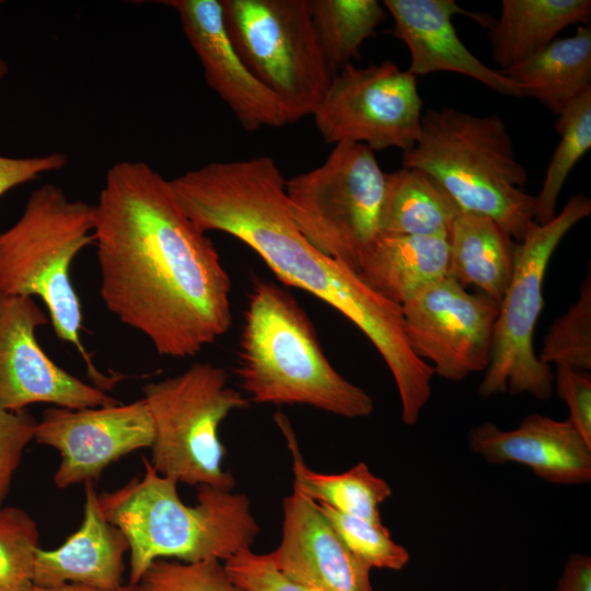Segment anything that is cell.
Returning a JSON list of instances; mask_svg holds the SVG:
<instances>
[{
	"label": "cell",
	"instance_id": "27",
	"mask_svg": "<svg viewBox=\"0 0 591 591\" xmlns=\"http://www.w3.org/2000/svg\"><path fill=\"white\" fill-rule=\"evenodd\" d=\"M557 117L555 129L560 140L547 166L541 190L535 196L534 221L540 224L556 216L558 196L568 175L591 148V89Z\"/></svg>",
	"mask_w": 591,
	"mask_h": 591
},
{
	"label": "cell",
	"instance_id": "25",
	"mask_svg": "<svg viewBox=\"0 0 591 591\" xmlns=\"http://www.w3.org/2000/svg\"><path fill=\"white\" fill-rule=\"evenodd\" d=\"M292 457L293 488L317 505L373 523H382L380 505L392 494L390 485L364 463L339 474H323L304 462L294 432L282 414H276Z\"/></svg>",
	"mask_w": 591,
	"mask_h": 591
},
{
	"label": "cell",
	"instance_id": "23",
	"mask_svg": "<svg viewBox=\"0 0 591 591\" xmlns=\"http://www.w3.org/2000/svg\"><path fill=\"white\" fill-rule=\"evenodd\" d=\"M590 0H502L488 30L494 61L506 70L545 47L568 26L589 24Z\"/></svg>",
	"mask_w": 591,
	"mask_h": 591
},
{
	"label": "cell",
	"instance_id": "4",
	"mask_svg": "<svg viewBox=\"0 0 591 591\" xmlns=\"http://www.w3.org/2000/svg\"><path fill=\"white\" fill-rule=\"evenodd\" d=\"M236 372L257 404H301L346 418L374 409L371 396L331 364L299 302L271 281H256L248 294Z\"/></svg>",
	"mask_w": 591,
	"mask_h": 591
},
{
	"label": "cell",
	"instance_id": "24",
	"mask_svg": "<svg viewBox=\"0 0 591 591\" xmlns=\"http://www.w3.org/2000/svg\"><path fill=\"white\" fill-rule=\"evenodd\" d=\"M463 210L430 174L402 166L386 173L380 232L448 237Z\"/></svg>",
	"mask_w": 591,
	"mask_h": 591
},
{
	"label": "cell",
	"instance_id": "29",
	"mask_svg": "<svg viewBox=\"0 0 591 591\" xmlns=\"http://www.w3.org/2000/svg\"><path fill=\"white\" fill-rule=\"evenodd\" d=\"M39 536L37 523L24 509L0 510V591L32 589Z\"/></svg>",
	"mask_w": 591,
	"mask_h": 591
},
{
	"label": "cell",
	"instance_id": "17",
	"mask_svg": "<svg viewBox=\"0 0 591 591\" xmlns=\"http://www.w3.org/2000/svg\"><path fill=\"white\" fill-rule=\"evenodd\" d=\"M282 531L271 559L320 591H373L370 568L345 545L318 506L293 488L282 502Z\"/></svg>",
	"mask_w": 591,
	"mask_h": 591
},
{
	"label": "cell",
	"instance_id": "38",
	"mask_svg": "<svg viewBox=\"0 0 591 591\" xmlns=\"http://www.w3.org/2000/svg\"><path fill=\"white\" fill-rule=\"evenodd\" d=\"M8 73V66L5 61L0 58V80Z\"/></svg>",
	"mask_w": 591,
	"mask_h": 591
},
{
	"label": "cell",
	"instance_id": "5",
	"mask_svg": "<svg viewBox=\"0 0 591 591\" xmlns=\"http://www.w3.org/2000/svg\"><path fill=\"white\" fill-rule=\"evenodd\" d=\"M402 163L433 176L463 211L489 217L517 243L534 220L535 196L523 190L528 171L498 115L427 109L420 135L403 152Z\"/></svg>",
	"mask_w": 591,
	"mask_h": 591
},
{
	"label": "cell",
	"instance_id": "1",
	"mask_svg": "<svg viewBox=\"0 0 591 591\" xmlns=\"http://www.w3.org/2000/svg\"><path fill=\"white\" fill-rule=\"evenodd\" d=\"M100 294L164 357H194L232 322L231 279L170 181L142 161L106 172L94 205Z\"/></svg>",
	"mask_w": 591,
	"mask_h": 591
},
{
	"label": "cell",
	"instance_id": "2",
	"mask_svg": "<svg viewBox=\"0 0 591 591\" xmlns=\"http://www.w3.org/2000/svg\"><path fill=\"white\" fill-rule=\"evenodd\" d=\"M286 178L267 155L210 162L171 179L195 225L230 234L256 252L285 285L329 304L370 339L387 367L412 357L402 306L311 245L291 218Z\"/></svg>",
	"mask_w": 591,
	"mask_h": 591
},
{
	"label": "cell",
	"instance_id": "28",
	"mask_svg": "<svg viewBox=\"0 0 591 591\" xmlns=\"http://www.w3.org/2000/svg\"><path fill=\"white\" fill-rule=\"evenodd\" d=\"M538 359L578 370L591 368V276L584 278L579 298L551 325Z\"/></svg>",
	"mask_w": 591,
	"mask_h": 591
},
{
	"label": "cell",
	"instance_id": "19",
	"mask_svg": "<svg viewBox=\"0 0 591 591\" xmlns=\"http://www.w3.org/2000/svg\"><path fill=\"white\" fill-rule=\"evenodd\" d=\"M128 552L127 538L106 520L93 482H89L85 483L79 529L57 548H38L33 582L42 587L79 583L117 590L125 586V555Z\"/></svg>",
	"mask_w": 591,
	"mask_h": 591
},
{
	"label": "cell",
	"instance_id": "32",
	"mask_svg": "<svg viewBox=\"0 0 591 591\" xmlns=\"http://www.w3.org/2000/svg\"><path fill=\"white\" fill-rule=\"evenodd\" d=\"M223 566L242 591H320L286 575L269 553L257 554L246 548L225 559Z\"/></svg>",
	"mask_w": 591,
	"mask_h": 591
},
{
	"label": "cell",
	"instance_id": "13",
	"mask_svg": "<svg viewBox=\"0 0 591 591\" xmlns=\"http://www.w3.org/2000/svg\"><path fill=\"white\" fill-rule=\"evenodd\" d=\"M48 322L34 298L0 296V407L19 412L39 403L71 409L118 404L43 350L35 333Z\"/></svg>",
	"mask_w": 591,
	"mask_h": 591
},
{
	"label": "cell",
	"instance_id": "8",
	"mask_svg": "<svg viewBox=\"0 0 591 591\" xmlns=\"http://www.w3.org/2000/svg\"><path fill=\"white\" fill-rule=\"evenodd\" d=\"M591 213V199L577 194L551 221L534 220L517 243L514 268L499 302L490 361L478 393L484 396L528 393L547 401L554 375L534 351V331L544 308L543 282L552 255L563 237Z\"/></svg>",
	"mask_w": 591,
	"mask_h": 591
},
{
	"label": "cell",
	"instance_id": "6",
	"mask_svg": "<svg viewBox=\"0 0 591 591\" xmlns=\"http://www.w3.org/2000/svg\"><path fill=\"white\" fill-rule=\"evenodd\" d=\"M91 243L94 205L71 200L54 184L34 189L21 217L0 233V296L40 298L56 336L77 348L95 386L106 392L120 376L100 372L81 341L82 308L69 273Z\"/></svg>",
	"mask_w": 591,
	"mask_h": 591
},
{
	"label": "cell",
	"instance_id": "26",
	"mask_svg": "<svg viewBox=\"0 0 591 591\" xmlns=\"http://www.w3.org/2000/svg\"><path fill=\"white\" fill-rule=\"evenodd\" d=\"M310 10L333 77L360 58L362 44L389 15L378 0H310Z\"/></svg>",
	"mask_w": 591,
	"mask_h": 591
},
{
	"label": "cell",
	"instance_id": "34",
	"mask_svg": "<svg viewBox=\"0 0 591 591\" xmlns=\"http://www.w3.org/2000/svg\"><path fill=\"white\" fill-rule=\"evenodd\" d=\"M558 396L567 404L569 422L591 447V375L588 371L557 366Z\"/></svg>",
	"mask_w": 591,
	"mask_h": 591
},
{
	"label": "cell",
	"instance_id": "14",
	"mask_svg": "<svg viewBox=\"0 0 591 591\" xmlns=\"http://www.w3.org/2000/svg\"><path fill=\"white\" fill-rule=\"evenodd\" d=\"M152 418L143 398L108 406L71 409L51 406L37 420L34 440L60 453L54 475L59 489L97 479L111 464L150 448Z\"/></svg>",
	"mask_w": 591,
	"mask_h": 591
},
{
	"label": "cell",
	"instance_id": "21",
	"mask_svg": "<svg viewBox=\"0 0 591 591\" xmlns=\"http://www.w3.org/2000/svg\"><path fill=\"white\" fill-rule=\"evenodd\" d=\"M522 97L536 99L559 115L591 89V27L579 25L571 36L554 39L526 59L500 70Z\"/></svg>",
	"mask_w": 591,
	"mask_h": 591
},
{
	"label": "cell",
	"instance_id": "7",
	"mask_svg": "<svg viewBox=\"0 0 591 591\" xmlns=\"http://www.w3.org/2000/svg\"><path fill=\"white\" fill-rule=\"evenodd\" d=\"M142 392L154 430L152 467L177 484L233 490L234 477L222 467L227 451L219 427L233 410L248 408L250 399L229 385L227 371L195 362Z\"/></svg>",
	"mask_w": 591,
	"mask_h": 591
},
{
	"label": "cell",
	"instance_id": "12",
	"mask_svg": "<svg viewBox=\"0 0 591 591\" xmlns=\"http://www.w3.org/2000/svg\"><path fill=\"white\" fill-rule=\"evenodd\" d=\"M401 306L413 351L430 360L436 374L459 382L487 369L498 301L447 276Z\"/></svg>",
	"mask_w": 591,
	"mask_h": 591
},
{
	"label": "cell",
	"instance_id": "30",
	"mask_svg": "<svg viewBox=\"0 0 591 591\" xmlns=\"http://www.w3.org/2000/svg\"><path fill=\"white\" fill-rule=\"evenodd\" d=\"M317 506L349 551L368 568L401 570L409 561L406 548L392 540L383 523H373L327 506Z\"/></svg>",
	"mask_w": 591,
	"mask_h": 591
},
{
	"label": "cell",
	"instance_id": "15",
	"mask_svg": "<svg viewBox=\"0 0 591 591\" xmlns=\"http://www.w3.org/2000/svg\"><path fill=\"white\" fill-rule=\"evenodd\" d=\"M204 69L207 84L242 128L254 131L289 124L281 101L245 65L228 34L220 0H167Z\"/></svg>",
	"mask_w": 591,
	"mask_h": 591
},
{
	"label": "cell",
	"instance_id": "22",
	"mask_svg": "<svg viewBox=\"0 0 591 591\" xmlns=\"http://www.w3.org/2000/svg\"><path fill=\"white\" fill-rule=\"evenodd\" d=\"M448 243V277L500 302L513 273L517 242L489 217L462 211Z\"/></svg>",
	"mask_w": 591,
	"mask_h": 591
},
{
	"label": "cell",
	"instance_id": "35",
	"mask_svg": "<svg viewBox=\"0 0 591 591\" xmlns=\"http://www.w3.org/2000/svg\"><path fill=\"white\" fill-rule=\"evenodd\" d=\"M67 164L68 157L60 152L30 158L0 155V197L10 189L31 182L42 174L60 171Z\"/></svg>",
	"mask_w": 591,
	"mask_h": 591
},
{
	"label": "cell",
	"instance_id": "37",
	"mask_svg": "<svg viewBox=\"0 0 591 591\" xmlns=\"http://www.w3.org/2000/svg\"><path fill=\"white\" fill-rule=\"evenodd\" d=\"M30 591H131V586L125 584L117 590H103L79 583H63L50 587H42L34 584Z\"/></svg>",
	"mask_w": 591,
	"mask_h": 591
},
{
	"label": "cell",
	"instance_id": "11",
	"mask_svg": "<svg viewBox=\"0 0 591 591\" xmlns=\"http://www.w3.org/2000/svg\"><path fill=\"white\" fill-rule=\"evenodd\" d=\"M312 116L327 143L407 151L421 131L417 78L389 60L363 68L349 63L332 78Z\"/></svg>",
	"mask_w": 591,
	"mask_h": 591
},
{
	"label": "cell",
	"instance_id": "10",
	"mask_svg": "<svg viewBox=\"0 0 591 591\" xmlns=\"http://www.w3.org/2000/svg\"><path fill=\"white\" fill-rule=\"evenodd\" d=\"M236 51L283 104L290 123L313 115L332 81L310 0H220Z\"/></svg>",
	"mask_w": 591,
	"mask_h": 591
},
{
	"label": "cell",
	"instance_id": "33",
	"mask_svg": "<svg viewBox=\"0 0 591 591\" xmlns=\"http://www.w3.org/2000/svg\"><path fill=\"white\" fill-rule=\"evenodd\" d=\"M36 424L27 409L11 412L0 407V510L24 450L34 440Z\"/></svg>",
	"mask_w": 591,
	"mask_h": 591
},
{
	"label": "cell",
	"instance_id": "16",
	"mask_svg": "<svg viewBox=\"0 0 591 591\" xmlns=\"http://www.w3.org/2000/svg\"><path fill=\"white\" fill-rule=\"evenodd\" d=\"M394 24L391 34L402 40L410 56L406 69L415 76L450 71L467 76L495 92L522 97L515 84L482 62L462 43L452 23L457 14L474 19L488 28L495 19L461 8L454 0H384Z\"/></svg>",
	"mask_w": 591,
	"mask_h": 591
},
{
	"label": "cell",
	"instance_id": "36",
	"mask_svg": "<svg viewBox=\"0 0 591 591\" xmlns=\"http://www.w3.org/2000/svg\"><path fill=\"white\" fill-rule=\"evenodd\" d=\"M554 591H591V558L573 554L567 560Z\"/></svg>",
	"mask_w": 591,
	"mask_h": 591
},
{
	"label": "cell",
	"instance_id": "20",
	"mask_svg": "<svg viewBox=\"0 0 591 591\" xmlns=\"http://www.w3.org/2000/svg\"><path fill=\"white\" fill-rule=\"evenodd\" d=\"M448 268V237L379 232L366 248L357 273L376 293L403 305L447 277Z\"/></svg>",
	"mask_w": 591,
	"mask_h": 591
},
{
	"label": "cell",
	"instance_id": "9",
	"mask_svg": "<svg viewBox=\"0 0 591 591\" xmlns=\"http://www.w3.org/2000/svg\"><path fill=\"white\" fill-rule=\"evenodd\" d=\"M385 178L373 150L337 143L323 164L286 181L291 218L311 245L357 273L380 232Z\"/></svg>",
	"mask_w": 591,
	"mask_h": 591
},
{
	"label": "cell",
	"instance_id": "18",
	"mask_svg": "<svg viewBox=\"0 0 591 591\" xmlns=\"http://www.w3.org/2000/svg\"><path fill=\"white\" fill-rule=\"evenodd\" d=\"M467 441L471 451L486 462L522 464L549 483L591 480V447L568 419L532 414L512 430L485 422L470 430Z\"/></svg>",
	"mask_w": 591,
	"mask_h": 591
},
{
	"label": "cell",
	"instance_id": "31",
	"mask_svg": "<svg viewBox=\"0 0 591 591\" xmlns=\"http://www.w3.org/2000/svg\"><path fill=\"white\" fill-rule=\"evenodd\" d=\"M130 586V584H129ZM131 591H242L229 577L223 561L205 559L185 563L157 559Z\"/></svg>",
	"mask_w": 591,
	"mask_h": 591
},
{
	"label": "cell",
	"instance_id": "3",
	"mask_svg": "<svg viewBox=\"0 0 591 591\" xmlns=\"http://www.w3.org/2000/svg\"><path fill=\"white\" fill-rule=\"evenodd\" d=\"M142 462L141 476L99 495L104 517L129 545L127 584H137L157 559L224 561L252 547L259 526L247 496L198 486L196 503L188 506L178 496L175 480L159 474L146 457Z\"/></svg>",
	"mask_w": 591,
	"mask_h": 591
}]
</instances>
